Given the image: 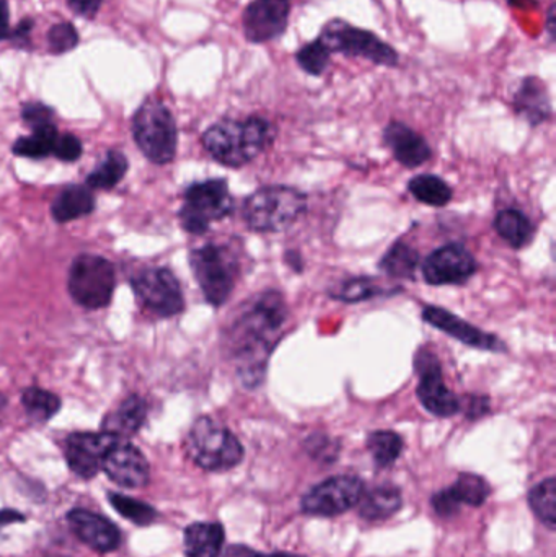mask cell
Wrapping results in <instances>:
<instances>
[{"mask_svg":"<svg viewBox=\"0 0 556 557\" xmlns=\"http://www.w3.org/2000/svg\"><path fill=\"white\" fill-rule=\"evenodd\" d=\"M408 191L427 206L433 208H443L447 206L453 199V189L440 176L434 175H420L415 176L408 183Z\"/></svg>","mask_w":556,"mask_h":557,"instance_id":"29","label":"cell"},{"mask_svg":"<svg viewBox=\"0 0 556 557\" xmlns=\"http://www.w3.org/2000/svg\"><path fill=\"white\" fill-rule=\"evenodd\" d=\"M307 196L291 186H267L244 202V221L258 234H277L296 224L306 212Z\"/></svg>","mask_w":556,"mask_h":557,"instance_id":"3","label":"cell"},{"mask_svg":"<svg viewBox=\"0 0 556 557\" xmlns=\"http://www.w3.org/2000/svg\"><path fill=\"white\" fill-rule=\"evenodd\" d=\"M52 110L42 103H26L22 110V117L32 129H38V127L48 126L52 123Z\"/></svg>","mask_w":556,"mask_h":557,"instance_id":"40","label":"cell"},{"mask_svg":"<svg viewBox=\"0 0 556 557\" xmlns=\"http://www.w3.org/2000/svg\"><path fill=\"white\" fill-rule=\"evenodd\" d=\"M384 143L394 153L395 160L407 169L424 165L433 157L427 139L400 121H392L385 127Z\"/></svg>","mask_w":556,"mask_h":557,"instance_id":"20","label":"cell"},{"mask_svg":"<svg viewBox=\"0 0 556 557\" xmlns=\"http://www.w3.org/2000/svg\"><path fill=\"white\" fill-rule=\"evenodd\" d=\"M120 438L108 432H74L65 438L64 457L69 470L82 480H91L103 470L108 451Z\"/></svg>","mask_w":556,"mask_h":557,"instance_id":"13","label":"cell"},{"mask_svg":"<svg viewBox=\"0 0 556 557\" xmlns=\"http://www.w3.org/2000/svg\"><path fill=\"white\" fill-rule=\"evenodd\" d=\"M289 13V0H254L242 16L245 38L257 45L273 41L286 32Z\"/></svg>","mask_w":556,"mask_h":557,"instance_id":"15","label":"cell"},{"mask_svg":"<svg viewBox=\"0 0 556 557\" xmlns=\"http://www.w3.org/2000/svg\"><path fill=\"white\" fill-rule=\"evenodd\" d=\"M131 284L140 305L157 317L172 318L185 310L182 285L166 268L140 271Z\"/></svg>","mask_w":556,"mask_h":557,"instance_id":"12","label":"cell"},{"mask_svg":"<svg viewBox=\"0 0 556 557\" xmlns=\"http://www.w3.org/2000/svg\"><path fill=\"white\" fill-rule=\"evenodd\" d=\"M127 159L123 152L110 150L100 165L87 176L88 189H111L124 178L127 172Z\"/></svg>","mask_w":556,"mask_h":557,"instance_id":"30","label":"cell"},{"mask_svg":"<svg viewBox=\"0 0 556 557\" xmlns=\"http://www.w3.org/2000/svg\"><path fill=\"white\" fill-rule=\"evenodd\" d=\"M65 519L75 539L81 540L94 552L108 555L120 548V529L107 517L87 509H72L69 510Z\"/></svg>","mask_w":556,"mask_h":557,"instance_id":"19","label":"cell"},{"mask_svg":"<svg viewBox=\"0 0 556 557\" xmlns=\"http://www.w3.org/2000/svg\"><path fill=\"white\" fill-rule=\"evenodd\" d=\"M418 264H420L418 251L410 245L404 244V242H397L384 255L379 267L388 277L413 278Z\"/></svg>","mask_w":556,"mask_h":557,"instance_id":"28","label":"cell"},{"mask_svg":"<svg viewBox=\"0 0 556 557\" xmlns=\"http://www.w3.org/2000/svg\"><path fill=\"white\" fill-rule=\"evenodd\" d=\"M146 399L139 395H129L120 403V406L114 411H111L103 419L101 431L127 441V438L133 437L143 429V425L146 424Z\"/></svg>","mask_w":556,"mask_h":557,"instance_id":"22","label":"cell"},{"mask_svg":"<svg viewBox=\"0 0 556 557\" xmlns=\"http://www.w3.org/2000/svg\"><path fill=\"white\" fill-rule=\"evenodd\" d=\"M49 51L54 54L71 51L78 45V33L71 23H58L48 33Z\"/></svg>","mask_w":556,"mask_h":557,"instance_id":"38","label":"cell"},{"mask_svg":"<svg viewBox=\"0 0 556 557\" xmlns=\"http://www.w3.org/2000/svg\"><path fill=\"white\" fill-rule=\"evenodd\" d=\"M404 506L401 491L394 484L369 487L359 499V516L368 522H382L394 517Z\"/></svg>","mask_w":556,"mask_h":557,"instance_id":"23","label":"cell"},{"mask_svg":"<svg viewBox=\"0 0 556 557\" xmlns=\"http://www.w3.org/2000/svg\"><path fill=\"white\" fill-rule=\"evenodd\" d=\"M9 35V3L7 0H0V39H5Z\"/></svg>","mask_w":556,"mask_h":557,"instance_id":"45","label":"cell"},{"mask_svg":"<svg viewBox=\"0 0 556 557\" xmlns=\"http://www.w3.org/2000/svg\"><path fill=\"white\" fill-rule=\"evenodd\" d=\"M58 139V129L54 124L33 129L32 136L20 137L13 144V153L26 159L41 160L51 156L54 143Z\"/></svg>","mask_w":556,"mask_h":557,"instance_id":"32","label":"cell"},{"mask_svg":"<svg viewBox=\"0 0 556 557\" xmlns=\"http://www.w3.org/2000/svg\"><path fill=\"white\" fill-rule=\"evenodd\" d=\"M388 288L379 284L374 277H351L343 282L336 290L330 292L335 300L345 301V304H358V301H368L374 297L387 294Z\"/></svg>","mask_w":556,"mask_h":557,"instance_id":"34","label":"cell"},{"mask_svg":"<svg viewBox=\"0 0 556 557\" xmlns=\"http://www.w3.org/2000/svg\"><path fill=\"white\" fill-rule=\"evenodd\" d=\"M22 405L26 416L36 424H46L51 421L59 409H61V398L48 389L38 388V386H29L23 389Z\"/></svg>","mask_w":556,"mask_h":557,"instance_id":"27","label":"cell"},{"mask_svg":"<svg viewBox=\"0 0 556 557\" xmlns=\"http://www.w3.org/2000/svg\"><path fill=\"white\" fill-rule=\"evenodd\" d=\"M108 503L111 504L114 510L127 522L134 525L149 527L156 522L157 510L150 504L143 503V500L133 499V497L124 496L120 493H108Z\"/></svg>","mask_w":556,"mask_h":557,"instance_id":"35","label":"cell"},{"mask_svg":"<svg viewBox=\"0 0 556 557\" xmlns=\"http://www.w3.org/2000/svg\"><path fill=\"white\" fill-rule=\"evenodd\" d=\"M67 3L72 12L85 16V18H91L97 15L103 0H67Z\"/></svg>","mask_w":556,"mask_h":557,"instance_id":"42","label":"cell"},{"mask_svg":"<svg viewBox=\"0 0 556 557\" xmlns=\"http://www.w3.org/2000/svg\"><path fill=\"white\" fill-rule=\"evenodd\" d=\"M287 318L286 300L277 290L254 295L232 318L225 330V349L245 388L263 385L271 354L283 337Z\"/></svg>","mask_w":556,"mask_h":557,"instance_id":"1","label":"cell"},{"mask_svg":"<svg viewBox=\"0 0 556 557\" xmlns=\"http://www.w3.org/2000/svg\"><path fill=\"white\" fill-rule=\"evenodd\" d=\"M234 211V198L225 180H206L195 183L185 193V205L180 209V224L188 234L202 235L212 222L228 218Z\"/></svg>","mask_w":556,"mask_h":557,"instance_id":"7","label":"cell"},{"mask_svg":"<svg viewBox=\"0 0 556 557\" xmlns=\"http://www.w3.org/2000/svg\"><path fill=\"white\" fill-rule=\"evenodd\" d=\"M189 264L206 301L222 307L240 276L238 255L227 245L208 244L191 251Z\"/></svg>","mask_w":556,"mask_h":557,"instance_id":"5","label":"cell"},{"mask_svg":"<svg viewBox=\"0 0 556 557\" xmlns=\"http://www.w3.org/2000/svg\"><path fill=\"white\" fill-rule=\"evenodd\" d=\"M495 231L515 250L528 247L535 234L534 225L528 215L518 209H505L499 212L495 219Z\"/></svg>","mask_w":556,"mask_h":557,"instance_id":"26","label":"cell"},{"mask_svg":"<svg viewBox=\"0 0 556 557\" xmlns=\"http://www.w3.org/2000/svg\"><path fill=\"white\" fill-rule=\"evenodd\" d=\"M185 557H219L225 542V532L219 522H196L186 527Z\"/></svg>","mask_w":556,"mask_h":557,"instance_id":"24","label":"cell"},{"mask_svg":"<svg viewBox=\"0 0 556 557\" xmlns=\"http://www.w3.org/2000/svg\"><path fill=\"white\" fill-rule=\"evenodd\" d=\"M404 438L394 431H375L368 437V450L379 468H388L404 454Z\"/></svg>","mask_w":556,"mask_h":557,"instance_id":"31","label":"cell"},{"mask_svg":"<svg viewBox=\"0 0 556 557\" xmlns=\"http://www.w3.org/2000/svg\"><path fill=\"white\" fill-rule=\"evenodd\" d=\"M55 159L62 162H75L82 156V143L74 136V134H62L58 136L52 149Z\"/></svg>","mask_w":556,"mask_h":557,"instance_id":"39","label":"cell"},{"mask_svg":"<svg viewBox=\"0 0 556 557\" xmlns=\"http://www.w3.org/2000/svg\"><path fill=\"white\" fill-rule=\"evenodd\" d=\"M421 270L430 285H460L479 271V263L464 245L450 244L434 250Z\"/></svg>","mask_w":556,"mask_h":557,"instance_id":"14","label":"cell"},{"mask_svg":"<svg viewBox=\"0 0 556 557\" xmlns=\"http://www.w3.org/2000/svg\"><path fill=\"white\" fill-rule=\"evenodd\" d=\"M421 317H423L424 323L443 331L447 336L460 341L466 346L489 350V352H505L506 350L505 343L495 334L485 333L444 308L428 305L421 311Z\"/></svg>","mask_w":556,"mask_h":557,"instance_id":"18","label":"cell"},{"mask_svg":"<svg viewBox=\"0 0 556 557\" xmlns=\"http://www.w3.org/2000/svg\"><path fill=\"white\" fill-rule=\"evenodd\" d=\"M67 287L81 307L88 310L108 307L116 287L114 267L98 255H78L69 270Z\"/></svg>","mask_w":556,"mask_h":557,"instance_id":"8","label":"cell"},{"mask_svg":"<svg viewBox=\"0 0 556 557\" xmlns=\"http://www.w3.org/2000/svg\"><path fill=\"white\" fill-rule=\"evenodd\" d=\"M186 451L201 470L222 473L244 461L245 450L231 429L209 416L196 419L186 437Z\"/></svg>","mask_w":556,"mask_h":557,"instance_id":"4","label":"cell"},{"mask_svg":"<svg viewBox=\"0 0 556 557\" xmlns=\"http://www.w3.org/2000/svg\"><path fill=\"white\" fill-rule=\"evenodd\" d=\"M492 496V486L475 473H460L456 483L434 494L431 499L434 512L441 519H454L462 506L482 507Z\"/></svg>","mask_w":556,"mask_h":557,"instance_id":"16","label":"cell"},{"mask_svg":"<svg viewBox=\"0 0 556 557\" xmlns=\"http://www.w3.org/2000/svg\"><path fill=\"white\" fill-rule=\"evenodd\" d=\"M555 3H552L551 10H548L547 28L548 35L552 39H555Z\"/></svg>","mask_w":556,"mask_h":557,"instance_id":"47","label":"cell"},{"mask_svg":"<svg viewBox=\"0 0 556 557\" xmlns=\"http://www.w3.org/2000/svg\"><path fill=\"white\" fill-rule=\"evenodd\" d=\"M470 405L467 406V416L470 419L482 418L483 414L490 411L489 398H482V396H473L469 399Z\"/></svg>","mask_w":556,"mask_h":557,"instance_id":"43","label":"cell"},{"mask_svg":"<svg viewBox=\"0 0 556 557\" xmlns=\"http://www.w3.org/2000/svg\"><path fill=\"white\" fill-rule=\"evenodd\" d=\"M101 471H104L114 484L126 490H139L150 480V467L146 455L136 445L123 438L108 451Z\"/></svg>","mask_w":556,"mask_h":557,"instance_id":"17","label":"cell"},{"mask_svg":"<svg viewBox=\"0 0 556 557\" xmlns=\"http://www.w3.org/2000/svg\"><path fill=\"white\" fill-rule=\"evenodd\" d=\"M415 369L418 373V399L428 412L443 419L462 412V399L447 388L440 359L433 350L428 347L418 350Z\"/></svg>","mask_w":556,"mask_h":557,"instance_id":"10","label":"cell"},{"mask_svg":"<svg viewBox=\"0 0 556 557\" xmlns=\"http://www.w3.org/2000/svg\"><path fill=\"white\" fill-rule=\"evenodd\" d=\"M7 408V398L3 393H0V416H2V412L5 411Z\"/></svg>","mask_w":556,"mask_h":557,"instance_id":"49","label":"cell"},{"mask_svg":"<svg viewBox=\"0 0 556 557\" xmlns=\"http://www.w3.org/2000/svg\"><path fill=\"white\" fill-rule=\"evenodd\" d=\"M529 506L551 532L556 530V480L548 478L528 494Z\"/></svg>","mask_w":556,"mask_h":557,"instance_id":"33","label":"cell"},{"mask_svg":"<svg viewBox=\"0 0 556 557\" xmlns=\"http://www.w3.org/2000/svg\"><path fill=\"white\" fill-rule=\"evenodd\" d=\"M330 55H332V52L325 48V45L319 41V39H316V41L304 46V48L297 52L296 59L302 71L319 77V75H322L323 72L326 71V67H329Z\"/></svg>","mask_w":556,"mask_h":557,"instance_id":"36","label":"cell"},{"mask_svg":"<svg viewBox=\"0 0 556 557\" xmlns=\"http://www.w3.org/2000/svg\"><path fill=\"white\" fill-rule=\"evenodd\" d=\"M319 41L325 45L330 52L353 55L371 61L372 64L395 67L398 64V54L387 42L382 41L374 33L356 28L351 23L343 20H332L323 26Z\"/></svg>","mask_w":556,"mask_h":557,"instance_id":"9","label":"cell"},{"mask_svg":"<svg viewBox=\"0 0 556 557\" xmlns=\"http://www.w3.org/2000/svg\"><path fill=\"white\" fill-rule=\"evenodd\" d=\"M274 137L276 127L264 117L222 120L202 134V146L215 162L240 169L261 156L273 144Z\"/></svg>","mask_w":556,"mask_h":557,"instance_id":"2","label":"cell"},{"mask_svg":"<svg viewBox=\"0 0 556 557\" xmlns=\"http://www.w3.org/2000/svg\"><path fill=\"white\" fill-rule=\"evenodd\" d=\"M33 28V22L32 20H23L22 23H20L18 28L13 32V38L15 39H25L28 38L29 29Z\"/></svg>","mask_w":556,"mask_h":557,"instance_id":"46","label":"cell"},{"mask_svg":"<svg viewBox=\"0 0 556 557\" xmlns=\"http://www.w3.org/2000/svg\"><path fill=\"white\" fill-rule=\"evenodd\" d=\"M222 557H304L291 555V553H273V555H263V553L255 552L245 545H232L222 553Z\"/></svg>","mask_w":556,"mask_h":557,"instance_id":"41","label":"cell"},{"mask_svg":"<svg viewBox=\"0 0 556 557\" xmlns=\"http://www.w3.org/2000/svg\"><path fill=\"white\" fill-rule=\"evenodd\" d=\"M365 490L361 478L355 474H338L307 491L300 500V509L306 516L332 519L358 506Z\"/></svg>","mask_w":556,"mask_h":557,"instance_id":"11","label":"cell"},{"mask_svg":"<svg viewBox=\"0 0 556 557\" xmlns=\"http://www.w3.org/2000/svg\"><path fill=\"white\" fill-rule=\"evenodd\" d=\"M508 2L515 7H529L531 5V2L535 5L534 0H508Z\"/></svg>","mask_w":556,"mask_h":557,"instance_id":"48","label":"cell"},{"mask_svg":"<svg viewBox=\"0 0 556 557\" xmlns=\"http://www.w3.org/2000/svg\"><path fill=\"white\" fill-rule=\"evenodd\" d=\"M95 211V198L85 186L71 185L59 193L51 206L52 219L59 224L85 218Z\"/></svg>","mask_w":556,"mask_h":557,"instance_id":"25","label":"cell"},{"mask_svg":"<svg viewBox=\"0 0 556 557\" xmlns=\"http://www.w3.org/2000/svg\"><path fill=\"white\" fill-rule=\"evenodd\" d=\"M516 114L528 121L531 126H539L551 120L552 104L547 87L538 77H526L515 94Z\"/></svg>","mask_w":556,"mask_h":557,"instance_id":"21","label":"cell"},{"mask_svg":"<svg viewBox=\"0 0 556 557\" xmlns=\"http://www.w3.org/2000/svg\"><path fill=\"white\" fill-rule=\"evenodd\" d=\"M26 517L23 516L18 510L13 509H0V532L5 527L15 525V523H25Z\"/></svg>","mask_w":556,"mask_h":557,"instance_id":"44","label":"cell"},{"mask_svg":"<svg viewBox=\"0 0 556 557\" xmlns=\"http://www.w3.org/2000/svg\"><path fill=\"white\" fill-rule=\"evenodd\" d=\"M133 136L140 152L150 162L165 165L175 159L178 144L175 120L169 108L160 101H144L134 114Z\"/></svg>","mask_w":556,"mask_h":557,"instance_id":"6","label":"cell"},{"mask_svg":"<svg viewBox=\"0 0 556 557\" xmlns=\"http://www.w3.org/2000/svg\"><path fill=\"white\" fill-rule=\"evenodd\" d=\"M304 448L307 454L319 461V463L330 465L335 463L338 460L339 450L342 445L335 438L329 437L325 434H313L306 438L304 442Z\"/></svg>","mask_w":556,"mask_h":557,"instance_id":"37","label":"cell"}]
</instances>
